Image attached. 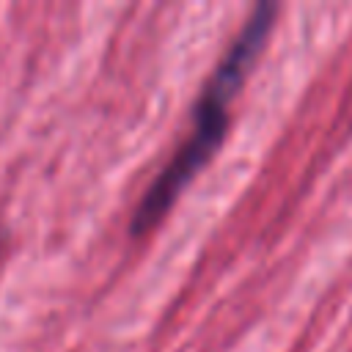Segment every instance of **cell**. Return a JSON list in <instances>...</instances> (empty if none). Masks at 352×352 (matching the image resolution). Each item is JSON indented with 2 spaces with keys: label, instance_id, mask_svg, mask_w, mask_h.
Segmentation results:
<instances>
[{
  "label": "cell",
  "instance_id": "1",
  "mask_svg": "<svg viewBox=\"0 0 352 352\" xmlns=\"http://www.w3.org/2000/svg\"><path fill=\"white\" fill-rule=\"evenodd\" d=\"M275 14H278V6H272V3L256 6L250 19L234 38V44L217 63L212 80L206 82V88L195 104V121H192L187 140L170 157V162L160 170V176L148 184L138 209L132 212V223H129L132 234H146L151 226H157L160 217L176 201V195L190 184V179L209 162V157L220 146V140L226 135V124H228V102L234 99L236 88L248 77L253 60L258 58L267 36L272 30Z\"/></svg>",
  "mask_w": 352,
  "mask_h": 352
}]
</instances>
